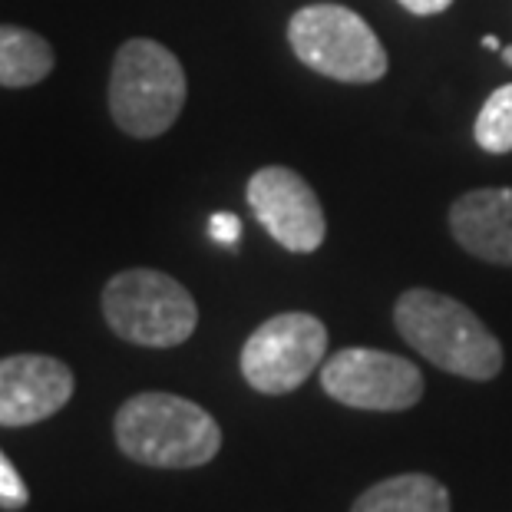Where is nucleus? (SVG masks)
I'll return each instance as SVG.
<instances>
[{
	"label": "nucleus",
	"mask_w": 512,
	"mask_h": 512,
	"mask_svg": "<svg viewBox=\"0 0 512 512\" xmlns=\"http://www.w3.org/2000/svg\"><path fill=\"white\" fill-rule=\"evenodd\" d=\"M321 387L331 400L354 410H410L423 397V374L407 357L374 351V347H344L321 364Z\"/></svg>",
	"instance_id": "0eeeda50"
},
{
	"label": "nucleus",
	"mask_w": 512,
	"mask_h": 512,
	"mask_svg": "<svg viewBox=\"0 0 512 512\" xmlns=\"http://www.w3.org/2000/svg\"><path fill=\"white\" fill-rule=\"evenodd\" d=\"M483 47H489V50H503V43H499V37L489 34V37H483Z\"/></svg>",
	"instance_id": "f3484780"
},
{
	"label": "nucleus",
	"mask_w": 512,
	"mask_h": 512,
	"mask_svg": "<svg viewBox=\"0 0 512 512\" xmlns=\"http://www.w3.org/2000/svg\"><path fill=\"white\" fill-rule=\"evenodd\" d=\"M288 43L304 67L337 83H377L387 76V50L370 24L341 4L301 7L288 24Z\"/></svg>",
	"instance_id": "39448f33"
},
{
	"label": "nucleus",
	"mask_w": 512,
	"mask_h": 512,
	"mask_svg": "<svg viewBox=\"0 0 512 512\" xmlns=\"http://www.w3.org/2000/svg\"><path fill=\"white\" fill-rule=\"evenodd\" d=\"M450 489L427 473L380 479L354 499L351 512H450Z\"/></svg>",
	"instance_id": "9b49d317"
},
{
	"label": "nucleus",
	"mask_w": 512,
	"mask_h": 512,
	"mask_svg": "<svg viewBox=\"0 0 512 512\" xmlns=\"http://www.w3.org/2000/svg\"><path fill=\"white\" fill-rule=\"evenodd\" d=\"M185 96H189V80L169 47L136 37L116 50L110 73V113L126 136H162L179 119Z\"/></svg>",
	"instance_id": "7ed1b4c3"
},
{
	"label": "nucleus",
	"mask_w": 512,
	"mask_h": 512,
	"mask_svg": "<svg viewBox=\"0 0 512 512\" xmlns=\"http://www.w3.org/2000/svg\"><path fill=\"white\" fill-rule=\"evenodd\" d=\"M453 0H400V7H407L410 14L417 17H433V14H443Z\"/></svg>",
	"instance_id": "dca6fc26"
},
{
	"label": "nucleus",
	"mask_w": 512,
	"mask_h": 512,
	"mask_svg": "<svg viewBox=\"0 0 512 512\" xmlns=\"http://www.w3.org/2000/svg\"><path fill=\"white\" fill-rule=\"evenodd\" d=\"M394 324L413 351L446 374L493 380L503 370V344L476 314L450 294L410 288L397 298Z\"/></svg>",
	"instance_id": "f03ea898"
},
{
	"label": "nucleus",
	"mask_w": 512,
	"mask_h": 512,
	"mask_svg": "<svg viewBox=\"0 0 512 512\" xmlns=\"http://www.w3.org/2000/svg\"><path fill=\"white\" fill-rule=\"evenodd\" d=\"M328 354V328L304 311L261 321L242 347V377L258 394L281 397L298 390Z\"/></svg>",
	"instance_id": "423d86ee"
},
{
	"label": "nucleus",
	"mask_w": 512,
	"mask_h": 512,
	"mask_svg": "<svg viewBox=\"0 0 512 512\" xmlns=\"http://www.w3.org/2000/svg\"><path fill=\"white\" fill-rule=\"evenodd\" d=\"M245 199L252 205L261 228L294 255L318 252L324 235H328V222H324L318 195L288 166L258 169L248 179Z\"/></svg>",
	"instance_id": "6e6552de"
},
{
	"label": "nucleus",
	"mask_w": 512,
	"mask_h": 512,
	"mask_svg": "<svg viewBox=\"0 0 512 512\" xmlns=\"http://www.w3.org/2000/svg\"><path fill=\"white\" fill-rule=\"evenodd\" d=\"M57 67V53L50 40L27 27L0 24V86L7 90H24L37 86Z\"/></svg>",
	"instance_id": "f8f14e48"
},
{
	"label": "nucleus",
	"mask_w": 512,
	"mask_h": 512,
	"mask_svg": "<svg viewBox=\"0 0 512 512\" xmlns=\"http://www.w3.org/2000/svg\"><path fill=\"white\" fill-rule=\"evenodd\" d=\"M476 146L493 152V156H506L512 152V83L499 86L496 93H489L483 110L476 116L473 126Z\"/></svg>",
	"instance_id": "ddd939ff"
},
{
	"label": "nucleus",
	"mask_w": 512,
	"mask_h": 512,
	"mask_svg": "<svg viewBox=\"0 0 512 512\" xmlns=\"http://www.w3.org/2000/svg\"><path fill=\"white\" fill-rule=\"evenodd\" d=\"M209 232L215 242H222L232 248L238 242V235H242V222L235 219V215H228V212H219V215H212L209 219Z\"/></svg>",
	"instance_id": "2eb2a0df"
},
{
	"label": "nucleus",
	"mask_w": 512,
	"mask_h": 512,
	"mask_svg": "<svg viewBox=\"0 0 512 512\" xmlns=\"http://www.w3.org/2000/svg\"><path fill=\"white\" fill-rule=\"evenodd\" d=\"M116 446L156 470H195L222 450V427L205 407L166 390L129 397L113 420Z\"/></svg>",
	"instance_id": "f257e3e1"
},
{
	"label": "nucleus",
	"mask_w": 512,
	"mask_h": 512,
	"mask_svg": "<svg viewBox=\"0 0 512 512\" xmlns=\"http://www.w3.org/2000/svg\"><path fill=\"white\" fill-rule=\"evenodd\" d=\"M103 318L116 337L139 347H179L199 328L189 288L156 268H126L106 281Z\"/></svg>",
	"instance_id": "20e7f679"
},
{
	"label": "nucleus",
	"mask_w": 512,
	"mask_h": 512,
	"mask_svg": "<svg viewBox=\"0 0 512 512\" xmlns=\"http://www.w3.org/2000/svg\"><path fill=\"white\" fill-rule=\"evenodd\" d=\"M503 60H506L509 67H512V47H503Z\"/></svg>",
	"instance_id": "a211bd4d"
},
{
	"label": "nucleus",
	"mask_w": 512,
	"mask_h": 512,
	"mask_svg": "<svg viewBox=\"0 0 512 512\" xmlns=\"http://www.w3.org/2000/svg\"><path fill=\"white\" fill-rule=\"evenodd\" d=\"M73 370L47 354L0 357V427H34L70 403Z\"/></svg>",
	"instance_id": "1a4fd4ad"
},
{
	"label": "nucleus",
	"mask_w": 512,
	"mask_h": 512,
	"mask_svg": "<svg viewBox=\"0 0 512 512\" xmlns=\"http://www.w3.org/2000/svg\"><path fill=\"white\" fill-rule=\"evenodd\" d=\"M27 503H30V489L24 483V476L17 473V466L0 450V509H24Z\"/></svg>",
	"instance_id": "4468645a"
},
{
	"label": "nucleus",
	"mask_w": 512,
	"mask_h": 512,
	"mask_svg": "<svg viewBox=\"0 0 512 512\" xmlns=\"http://www.w3.org/2000/svg\"><path fill=\"white\" fill-rule=\"evenodd\" d=\"M450 232L489 265H512V189H476L453 202Z\"/></svg>",
	"instance_id": "9d476101"
}]
</instances>
